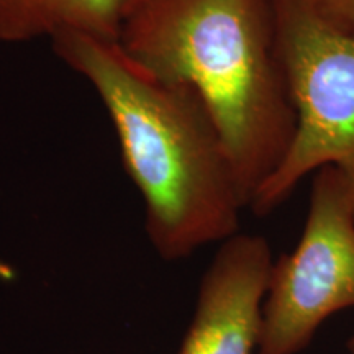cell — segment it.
<instances>
[{"label":"cell","mask_w":354,"mask_h":354,"mask_svg":"<svg viewBox=\"0 0 354 354\" xmlns=\"http://www.w3.org/2000/svg\"><path fill=\"white\" fill-rule=\"evenodd\" d=\"M322 21L354 37V0H304Z\"/></svg>","instance_id":"7"},{"label":"cell","mask_w":354,"mask_h":354,"mask_svg":"<svg viewBox=\"0 0 354 354\" xmlns=\"http://www.w3.org/2000/svg\"><path fill=\"white\" fill-rule=\"evenodd\" d=\"M118 46L149 74L202 97L250 209L295 130L276 0H135Z\"/></svg>","instance_id":"2"},{"label":"cell","mask_w":354,"mask_h":354,"mask_svg":"<svg viewBox=\"0 0 354 354\" xmlns=\"http://www.w3.org/2000/svg\"><path fill=\"white\" fill-rule=\"evenodd\" d=\"M276 10L295 130L250 210L271 214L322 167L344 176L354 209V37L322 21L304 0H276Z\"/></svg>","instance_id":"3"},{"label":"cell","mask_w":354,"mask_h":354,"mask_svg":"<svg viewBox=\"0 0 354 354\" xmlns=\"http://www.w3.org/2000/svg\"><path fill=\"white\" fill-rule=\"evenodd\" d=\"M135 0H0V44L63 33L118 43Z\"/></svg>","instance_id":"6"},{"label":"cell","mask_w":354,"mask_h":354,"mask_svg":"<svg viewBox=\"0 0 354 354\" xmlns=\"http://www.w3.org/2000/svg\"><path fill=\"white\" fill-rule=\"evenodd\" d=\"M272 263L271 246L259 234L240 232L220 243L177 354H258Z\"/></svg>","instance_id":"5"},{"label":"cell","mask_w":354,"mask_h":354,"mask_svg":"<svg viewBox=\"0 0 354 354\" xmlns=\"http://www.w3.org/2000/svg\"><path fill=\"white\" fill-rule=\"evenodd\" d=\"M51 44L107 110L154 251L172 263L240 233L248 202L202 97L140 68L118 43L63 33Z\"/></svg>","instance_id":"1"},{"label":"cell","mask_w":354,"mask_h":354,"mask_svg":"<svg viewBox=\"0 0 354 354\" xmlns=\"http://www.w3.org/2000/svg\"><path fill=\"white\" fill-rule=\"evenodd\" d=\"M344 354H354V336L346 342V346H344Z\"/></svg>","instance_id":"8"},{"label":"cell","mask_w":354,"mask_h":354,"mask_svg":"<svg viewBox=\"0 0 354 354\" xmlns=\"http://www.w3.org/2000/svg\"><path fill=\"white\" fill-rule=\"evenodd\" d=\"M354 308V209L336 167L315 172L297 246L274 259L258 354H300L328 318Z\"/></svg>","instance_id":"4"}]
</instances>
